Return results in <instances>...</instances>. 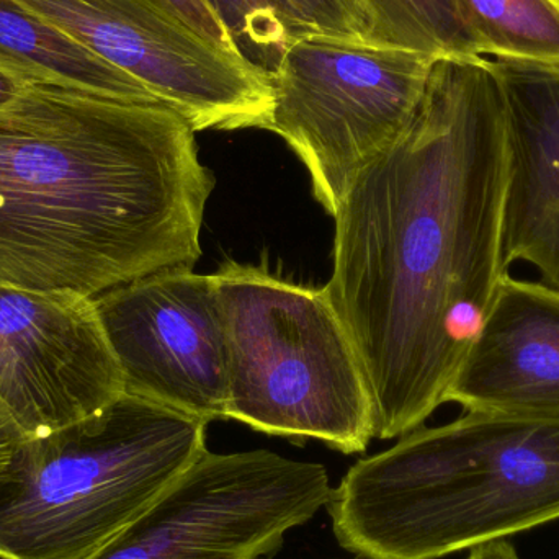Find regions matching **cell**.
I'll return each mask as SVG.
<instances>
[{"instance_id": "1", "label": "cell", "mask_w": 559, "mask_h": 559, "mask_svg": "<svg viewBox=\"0 0 559 559\" xmlns=\"http://www.w3.org/2000/svg\"><path fill=\"white\" fill-rule=\"evenodd\" d=\"M506 120L492 61L433 62L396 143L348 190L325 296L357 352L374 437L397 439L445 403L504 262Z\"/></svg>"}, {"instance_id": "2", "label": "cell", "mask_w": 559, "mask_h": 559, "mask_svg": "<svg viewBox=\"0 0 559 559\" xmlns=\"http://www.w3.org/2000/svg\"><path fill=\"white\" fill-rule=\"evenodd\" d=\"M215 186L166 105L26 85L0 108V283L94 298L193 269Z\"/></svg>"}, {"instance_id": "3", "label": "cell", "mask_w": 559, "mask_h": 559, "mask_svg": "<svg viewBox=\"0 0 559 559\" xmlns=\"http://www.w3.org/2000/svg\"><path fill=\"white\" fill-rule=\"evenodd\" d=\"M338 545L440 559L559 521V417L465 411L358 460L332 488Z\"/></svg>"}, {"instance_id": "4", "label": "cell", "mask_w": 559, "mask_h": 559, "mask_svg": "<svg viewBox=\"0 0 559 559\" xmlns=\"http://www.w3.org/2000/svg\"><path fill=\"white\" fill-rule=\"evenodd\" d=\"M206 427L124 393L26 440L0 475V559L91 557L209 450Z\"/></svg>"}, {"instance_id": "5", "label": "cell", "mask_w": 559, "mask_h": 559, "mask_svg": "<svg viewBox=\"0 0 559 559\" xmlns=\"http://www.w3.org/2000/svg\"><path fill=\"white\" fill-rule=\"evenodd\" d=\"M213 277L225 324L226 419L345 455L365 452L373 403L324 289L231 261Z\"/></svg>"}, {"instance_id": "6", "label": "cell", "mask_w": 559, "mask_h": 559, "mask_svg": "<svg viewBox=\"0 0 559 559\" xmlns=\"http://www.w3.org/2000/svg\"><path fill=\"white\" fill-rule=\"evenodd\" d=\"M433 56L324 35L286 49L271 75L274 131L299 157L334 216L357 177L413 120Z\"/></svg>"}, {"instance_id": "7", "label": "cell", "mask_w": 559, "mask_h": 559, "mask_svg": "<svg viewBox=\"0 0 559 559\" xmlns=\"http://www.w3.org/2000/svg\"><path fill=\"white\" fill-rule=\"evenodd\" d=\"M328 469L269 450H210L85 559H272L331 501Z\"/></svg>"}, {"instance_id": "8", "label": "cell", "mask_w": 559, "mask_h": 559, "mask_svg": "<svg viewBox=\"0 0 559 559\" xmlns=\"http://www.w3.org/2000/svg\"><path fill=\"white\" fill-rule=\"evenodd\" d=\"M144 85L195 131L269 130L271 75L150 0H19Z\"/></svg>"}, {"instance_id": "9", "label": "cell", "mask_w": 559, "mask_h": 559, "mask_svg": "<svg viewBox=\"0 0 559 559\" xmlns=\"http://www.w3.org/2000/svg\"><path fill=\"white\" fill-rule=\"evenodd\" d=\"M124 393L203 423L226 419V337L213 275L170 269L92 298Z\"/></svg>"}, {"instance_id": "10", "label": "cell", "mask_w": 559, "mask_h": 559, "mask_svg": "<svg viewBox=\"0 0 559 559\" xmlns=\"http://www.w3.org/2000/svg\"><path fill=\"white\" fill-rule=\"evenodd\" d=\"M121 394L123 374L92 298L0 283V403L29 439Z\"/></svg>"}, {"instance_id": "11", "label": "cell", "mask_w": 559, "mask_h": 559, "mask_svg": "<svg viewBox=\"0 0 559 559\" xmlns=\"http://www.w3.org/2000/svg\"><path fill=\"white\" fill-rule=\"evenodd\" d=\"M445 403L465 411L559 417V289L506 275Z\"/></svg>"}, {"instance_id": "12", "label": "cell", "mask_w": 559, "mask_h": 559, "mask_svg": "<svg viewBox=\"0 0 559 559\" xmlns=\"http://www.w3.org/2000/svg\"><path fill=\"white\" fill-rule=\"evenodd\" d=\"M506 120L504 262L559 289V66L492 61Z\"/></svg>"}, {"instance_id": "13", "label": "cell", "mask_w": 559, "mask_h": 559, "mask_svg": "<svg viewBox=\"0 0 559 559\" xmlns=\"http://www.w3.org/2000/svg\"><path fill=\"white\" fill-rule=\"evenodd\" d=\"M0 69L127 104L163 105L141 82L105 62L19 0H0Z\"/></svg>"}, {"instance_id": "14", "label": "cell", "mask_w": 559, "mask_h": 559, "mask_svg": "<svg viewBox=\"0 0 559 559\" xmlns=\"http://www.w3.org/2000/svg\"><path fill=\"white\" fill-rule=\"evenodd\" d=\"M479 56L559 66V0H456Z\"/></svg>"}, {"instance_id": "15", "label": "cell", "mask_w": 559, "mask_h": 559, "mask_svg": "<svg viewBox=\"0 0 559 559\" xmlns=\"http://www.w3.org/2000/svg\"><path fill=\"white\" fill-rule=\"evenodd\" d=\"M367 43L433 58L479 56L463 25L456 0H360Z\"/></svg>"}, {"instance_id": "16", "label": "cell", "mask_w": 559, "mask_h": 559, "mask_svg": "<svg viewBox=\"0 0 559 559\" xmlns=\"http://www.w3.org/2000/svg\"><path fill=\"white\" fill-rule=\"evenodd\" d=\"M236 52L267 75L295 39L308 35L286 0H206Z\"/></svg>"}, {"instance_id": "17", "label": "cell", "mask_w": 559, "mask_h": 559, "mask_svg": "<svg viewBox=\"0 0 559 559\" xmlns=\"http://www.w3.org/2000/svg\"><path fill=\"white\" fill-rule=\"evenodd\" d=\"M308 35L367 43V12L360 0H286Z\"/></svg>"}, {"instance_id": "18", "label": "cell", "mask_w": 559, "mask_h": 559, "mask_svg": "<svg viewBox=\"0 0 559 559\" xmlns=\"http://www.w3.org/2000/svg\"><path fill=\"white\" fill-rule=\"evenodd\" d=\"M150 2L186 23L212 45L238 55L225 26L222 25L206 0H150Z\"/></svg>"}, {"instance_id": "19", "label": "cell", "mask_w": 559, "mask_h": 559, "mask_svg": "<svg viewBox=\"0 0 559 559\" xmlns=\"http://www.w3.org/2000/svg\"><path fill=\"white\" fill-rule=\"evenodd\" d=\"M29 437L23 432L12 414L0 403V475L9 468L16 453Z\"/></svg>"}, {"instance_id": "20", "label": "cell", "mask_w": 559, "mask_h": 559, "mask_svg": "<svg viewBox=\"0 0 559 559\" xmlns=\"http://www.w3.org/2000/svg\"><path fill=\"white\" fill-rule=\"evenodd\" d=\"M468 559H522L508 540L491 542L469 550Z\"/></svg>"}, {"instance_id": "21", "label": "cell", "mask_w": 559, "mask_h": 559, "mask_svg": "<svg viewBox=\"0 0 559 559\" xmlns=\"http://www.w3.org/2000/svg\"><path fill=\"white\" fill-rule=\"evenodd\" d=\"M26 85L29 84H25V82L15 78V75L9 74V72L0 69V108L5 107V105H9L12 100H15V98L22 94V91Z\"/></svg>"}, {"instance_id": "22", "label": "cell", "mask_w": 559, "mask_h": 559, "mask_svg": "<svg viewBox=\"0 0 559 559\" xmlns=\"http://www.w3.org/2000/svg\"><path fill=\"white\" fill-rule=\"evenodd\" d=\"M354 559H360V558H354Z\"/></svg>"}]
</instances>
